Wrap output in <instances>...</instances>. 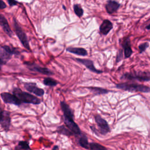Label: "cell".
Returning a JSON list of instances; mask_svg holds the SVG:
<instances>
[{
  "label": "cell",
  "mask_w": 150,
  "mask_h": 150,
  "mask_svg": "<svg viewBox=\"0 0 150 150\" xmlns=\"http://www.w3.org/2000/svg\"><path fill=\"white\" fill-rule=\"evenodd\" d=\"M66 50L70 53L81 56H86L87 55V50L82 47H69L66 49Z\"/></svg>",
  "instance_id": "cell-16"
},
{
  "label": "cell",
  "mask_w": 150,
  "mask_h": 150,
  "mask_svg": "<svg viewBox=\"0 0 150 150\" xmlns=\"http://www.w3.org/2000/svg\"><path fill=\"white\" fill-rule=\"evenodd\" d=\"M63 8L64 9H66V8H65V6H64V5H63Z\"/></svg>",
  "instance_id": "cell-31"
},
{
  "label": "cell",
  "mask_w": 150,
  "mask_h": 150,
  "mask_svg": "<svg viewBox=\"0 0 150 150\" xmlns=\"http://www.w3.org/2000/svg\"><path fill=\"white\" fill-rule=\"evenodd\" d=\"M12 93L17 96L22 103L38 105L40 104L41 103V100L39 98L29 93L22 91L19 87H14Z\"/></svg>",
  "instance_id": "cell-2"
},
{
  "label": "cell",
  "mask_w": 150,
  "mask_h": 150,
  "mask_svg": "<svg viewBox=\"0 0 150 150\" xmlns=\"http://www.w3.org/2000/svg\"><path fill=\"white\" fill-rule=\"evenodd\" d=\"M112 28L113 25L112 22L108 19H105L103 21L100 26V33L103 35H107L112 29Z\"/></svg>",
  "instance_id": "cell-14"
},
{
  "label": "cell",
  "mask_w": 150,
  "mask_h": 150,
  "mask_svg": "<svg viewBox=\"0 0 150 150\" xmlns=\"http://www.w3.org/2000/svg\"><path fill=\"white\" fill-rule=\"evenodd\" d=\"M91 91H92L95 94H106L108 92H110L109 90L100 88V87H87Z\"/></svg>",
  "instance_id": "cell-18"
},
{
  "label": "cell",
  "mask_w": 150,
  "mask_h": 150,
  "mask_svg": "<svg viewBox=\"0 0 150 150\" xmlns=\"http://www.w3.org/2000/svg\"><path fill=\"white\" fill-rule=\"evenodd\" d=\"M13 26L14 28V32L19 39L20 42H21L22 45L23 46V47L26 49L27 50L31 51L30 45L29 43V40L28 39V36L26 34V33L24 32L23 29L21 28V26L18 23L17 20L15 18H13Z\"/></svg>",
  "instance_id": "cell-4"
},
{
  "label": "cell",
  "mask_w": 150,
  "mask_h": 150,
  "mask_svg": "<svg viewBox=\"0 0 150 150\" xmlns=\"http://www.w3.org/2000/svg\"><path fill=\"white\" fill-rule=\"evenodd\" d=\"M7 2L10 6H13L16 5L19 2L16 0H7Z\"/></svg>",
  "instance_id": "cell-27"
},
{
  "label": "cell",
  "mask_w": 150,
  "mask_h": 150,
  "mask_svg": "<svg viewBox=\"0 0 150 150\" xmlns=\"http://www.w3.org/2000/svg\"><path fill=\"white\" fill-rule=\"evenodd\" d=\"M11 122L10 112L6 110H0V125L5 131L8 132L9 129Z\"/></svg>",
  "instance_id": "cell-7"
},
{
  "label": "cell",
  "mask_w": 150,
  "mask_h": 150,
  "mask_svg": "<svg viewBox=\"0 0 150 150\" xmlns=\"http://www.w3.org/2000/svg\"><path fill=\"white\" fill-rule=\"evenodd\" d=\"M121 79L129 80H138L148 81L150 80V73L145 71H138L134 73H126L122 75Z\"/></svg>",
  "instance_id": "cell-5"
},
{
  "label": "cell",
  "mask_w": 150,
  "mask_h": 150,
  "mask_svg": "<svg viewBox=\"0 0 150 150\" xmlns=\"http://www.w3.org/2000/svg\"><path fill=\"white\" fill-rule=\"evenodd\" d=\"M79 144L81 147L85 149H89V142L88 141V139L86 137V136L85 135L81 136L79 139Z\"/></svg>",
  "instance_id": "cell-20"
},
{
  "label": "cell",
  "mask_w": 150,
  "mask_h": 150,
  "mask_svg": "<svg viewBox=\"0 0 150 150\" xmlns=\"http://www.w3.org/2000/svg\"><path fill=\"white\" fill-rule=\"evenodd\" d=\"M59 149V147H58V146H57V145H55L53 148V149Z\"/></svg>",
  "instance_id": "cell-30"
},
{
  "label": "cell",
  "mask_w": 150,
  "mask_h": 150,
  "mask_svg": "<svg viewBox=\"0 0 150 150\" xmlns=\"http://www.w3.org/2000/svg\"><path fill=\"white\" fill-rule=\"evenodd\" d=\"M121 4L115 0H108L105 4V8L108 13L112 14L117 12Z\"/></svg>",
  "instance_id": "cell-12"
},
{
  "label": "cell",
  "mask_w": 150,
  "mask_h": 150,
  "mask_svg": "<svg viewBox=\"0 0 150 150\" xmlns=\"http://www.w3.org/2000/svg\"><path fill=\"white\" fill-rule=\"evenodd\" d=\"M116 87L125 91H128L131 92L139 91L142 93H149L150 92V87L148 86L137 84L135 83H122L116 84Z\"/></svg>",
  "instance_id": "cell-3"
},
{
  "label": "cell",
  "mask_w": 150,
  "mask_h": 150,
  "mask_svg": "<svg viewBox=\"0 0 150 150\" xmlns=\"http://www.w3.org/2000/svg\"><path fill=\"white\" fill-rule=\"evenodd\" d=\"M89 149L91 150H106L107 148L98 144V143H95V142H91L89 143Z\"/></svg>",
  "instance_id": "cell-23"
},
{
  "label": "cell",
  "mask_w": 150,
  "mask_h": 150,
  "mask_svg": "<svg viewBox=\"0 0 150 150\" xmlns=\"http://www.w3.org/2000/svg\"><path fill=\"white\" fill-rule=\"evenodd\" d=\"M122 46L123 47L125 58L127 59V58L131 56V54H132V50L131 49L129 38L128 37L124 40Z\"/></svg>",
  "instance_id": "cell-15"
},
{
  "label": "cell",
  "mask_w": 150,
  "mask_h": 150,
  "mask_svg": "<svg viewBox=\"0 0 150 150\" xmlns=\"http://www.w3.org/2000/svg\"><path fill=\"white\" fill-rule=\"evenodd\" d=\"M6 8V4L2 0H0V9H4Z\"/></svg>",
  "instance_id": "cell-28"
},
{
  "label": "cell",
  "mask_w": 150,
  "mask_h": 150,
  "mask_svg": "<svg viewBox=\"0 0 150 150\" xmlns=\"http://www.w3.org/2000/svg\"><path fill=\"white\" fill-rule=\"evenodd\" d=\"M149 46V43L148 42H145L143 43L138 46V49L139 51V53H142L144 52Z\"/></svg>",
  "instance_id": "cell-25"
},
{
  "label": "cell",
  "mask_w": 150,
  "mask_h": 150,
  "mask_svg": "<svg viewBox=\"0 0 150 150\" xmlns=\"http://www.w3.org/2000/svg\"><path fill=\"white\" fill-rule=\"evenodd\" d=\"M73 10L75 14L79 18H81L84 13L83 9L79 4H74L73 5Z\"/></svg>",
  "instance_id": "cell-21"
},
{
  "label": "cell",
  "mask_w": 150,
  "mask_h": 150,
  "mask_svg": "<svg viewBox=\"0 0 150 150\" xmlns=\"http://www.w3.org/2000/svg\"><path fill=\"white\" fill-rule=\"evenodd\" d=\"M1 97L2 101L6 104H11L15 105H21L22 101L14 94L7 92H4L1 94Z\"/></svg>",
  "instance_id": "cell-8"
},
{
  "label": "cell",
  "mask_w": 150,
  "mask_h": 150,
  "mask_svg": "<svg viewBox=\"0 0 150 150\" xmlns=\"http://www.w3.org/2000/svg\"><path fill=\"white\" fill-rule=\"evenodd\" d=\"M95 121L98 127L99 132L101 134L104 135L110 132V128L107 122L100 115L97 114L95 116Z\"/></svg>",
  "instance_id": "cell-9"
},
{
  "label": "cell",
  "mask_w": 150,
  "mask_h": 150,
  "mask_svg": "<svg viewBox=\"0 0 150 150\" xmlns=\"http://www.w3.org/2000/svg\"><path fill=\"white\" fill-rule=\"evenodd\" d=\"M23 86L25 88L27 91H28V92L35 94L38 97H42L45 94L44 90L43 88L38 87L35 83H32V82L24 83Z\"/></svg>",
  "instance_id": "cell-10"
},
{
  "label": "cell",
  "mask_w": 150,
  "mask_h": 150,
  "mask_svg": "<svg viewBox=\"0 0 150 150\" xmlns=\"http://www.w3.org/2000/svg\"><path fill=\"white\" fill-rule=\"evenodd\" d=\"M0 26L2 28L5 33L9 37H12L13 32L10 28L8 22L4 15L0 14Z\"/></svg>",
  "instance_id": "cell-13"
},
{
  "label": "cell",
  "mask_w": 150,
  "mask_h": 150,
  "mask_svg": "<svg viewBox=\"0 0 150 150\" xmlns=\"http://www.w3.org/2000/svg\"><path fill=\"white\" fill-rule=\"evenodd\" d=\"M1 66H2L0 64V71H1Z\"/></svg>",
  "instance_id": "cell-32"
},
{
  "label": "cell",
  "mask_w": 150,
  "mask_h": 150,
  "mask_svg": "<svg viewBox=\"0 0 150 150\" xmlns=\"http://www.w3.org/2000/svg\"><path fill=\"white\" fill-rule=\"evenodd\" d=\"M43 83L45 86H50V87L56 86L58 84V82L56 80L49 77H45L43 80Z\"/></svg>",
  "instance_id": "cell-19"
},
{
  "label": "cell",
  "mask_w": 150,
  "mask_h": 150,
  "mask_svg": "<svg viewBox=\"0 0 150 150\" xmlns=\"http://www.w3.org/2000/svg\"><path fill=\"white\" fill-rule=\"evenodd\" d=\"M24 64L26 65V66L31 71H36L39 73L45 74V75H47V76H50L53 75L54 73L51 71L50 69H49L47 67H40L35 62H24Z\"/></svg>",
  "instance_id": "cell-6"
},
{
  "label": "cell",
  "mask_w": 150,
  "mask_h": 150,
  "mask_svg": "<svg viewBox=\"0 0 150 150\" xmlns=\"http://www.w3.org/2000/svg\"><path fill=\"white\" fill-rule=\"evenodd\" d=\"M15 149H30V148L29 145L28 141H21L18 142V145L15 148Z\"/></svg>",
  "instance_id": "cell-22"
},
{
  "label": "cell",
  "mask_w": 150,
  "mask_h": 150,
  "mask_svg": "<svg viewBox=\"0 0 150 150\" xmlns=\"http://www.w3.org/2000/svg\"><path fill=\"white\" fill-rule=\"evenodd\" d=\"M56 132L60 134H62L66 136H71L73 135V132L66 127L64 125H60L57 128Z\"/></svg>",
  "instance_id": "cell-17"
},
{
  "label": "cell",
  "mask_w": 150,
  "mask_h": 150,
  "mask_svg": "<svg viewBox=\"0 0 150 150\" xmlns=\"http://www.w3.org/2000/svg\"><path fill=\"white\" fill-rule=\"evenodd\" d=\"M146 29H148V30H149V29H150V23H149L148 25H147V26H146Z\"/></svg>",
  "instance_id": "cell-29"
},
{
  "label": "cell",
  "mask_w": 150,
  "mask_h": 150,
  "mask_svg": "<svg viewBox=\"0 0 150 150\" xmlns=\"http://www.w3.org/2000/svg\"><path fill=\"white\" fill-rule=\"evenodd\" d=\"M60 107L63 112V118L66 126L73 132V135H81V130L78 125L74 122V114L69 105L67 104L64 101H61Z\"/></svg>",
  "instance_id": "cell-1"
},
{
  "label": "cell",
  "mask_w": 150,
  "mask_h": 150,
  "mask_svg": "<svg viewBox=\"0 0 150 150\" xmlns=\"http://www.w3.org/2000/svg\"><path fill=\"white\" fill-rule=\"evenodd\" d=\"M2 47L5 50H6L11 55H13V54L18 55L19 54V52L18 50H17L16 48L12 47H10L9 46H8V45H4V46H2Z\"/></svg>",
  "instance_id": "cell-24"
},
{
  "label": "cell",
  "mask_w": 150,
  "mask_h": 150,
  "mask_svg": "<svg viewBox=\"0 0 150 150\" xmlns=\"http://www.w3.org/2000/svg\"><path fill=\"white\" fill-rule=\"evenodd\" d=\"M123 57V53H122V50H120L118 51V54H117V58H116V62L118 63L119 62Z\"/></svg>",
  "instance_id": "cell-26"
},
{
  "label": "cell",
  "mask_w": 150,
  "mask_h": 150,
  "mask_svg": "<svg viewBox=\"0 0 150 150\" xmlns=\"http://www.w3.org/2000/svg\"><path fill=\"white\" fill-rule=\"evenodd\" d=\"M76 60L77 62L84 65L88 70H90L91 71H93L94 73L100 74L103 73L102 70L97 69L94 66L93 62L90 59H80V58H76Z\"/></svg>",
  "instance_id": "cell-11"
}]
</instances>
